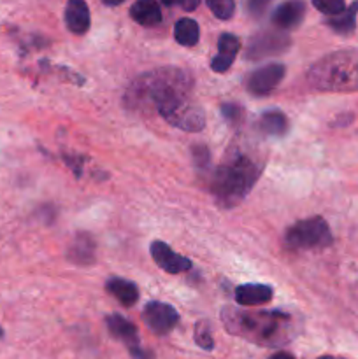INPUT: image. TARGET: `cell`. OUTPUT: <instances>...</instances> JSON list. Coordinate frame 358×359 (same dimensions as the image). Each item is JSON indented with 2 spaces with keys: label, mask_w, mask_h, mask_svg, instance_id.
I'll return each instance as SVG.
<instances>
[{
  "label": "cell",
  "mask_w": 358,
  "mask_h": 359,
  "mask_svg": "<svg viewBox=\"0 0 358 359\" xmlns=\"http://www.w3.org/2000/svg\"><path fill=\"white\" fill-rule=\"evenodd\" d=\"M223 325L232 335L263 347H277L290 342L293 321L290 314L279 311L249 312L235 307L221 311Z\"/></svg>",
  "instance_id": "cell-1"
},
{
  "label": "cell",
  "mask_w": 358,
  "mask_h": 359,
  "mask_svg": "<svg viewBox=\"0 0 358 359\" xmlns=\"http://www.w3.org/2000/svg\"><path fill=\"white\" fill-rule=\"evenodd\" d=\"M193 79L186 70L175 67L150 70L133 79L125 91V105L137 112L153 107L158 111L160 105L181 95H190Z\"/></svg>",
  "instance_id": "cell-2"
},
{
  "label": "cell",
  "mask_w": 358,
  "mask_h": 359,
  "mask_svg": "<svg viewBox=\"0 0 358 359\" xmlns=\"http://www.w3.org/2000/svg\"><path fill=\"white\" fill-rule=\"evenodd\" d=\"M263 170V163L253 154L237 151L230 154L211 177V193L223 207H235L246 198Z\"/></svg>",
  "instance_id": "cell-3"
},
{
  "label": "cell",
  "mask_w": 358,
  "mask_h": 359,
  "mask_svg": "<svg viewBox=\"0 0 358 359\" xmlns=\"http://www.w3.org/2000/svg\"><path fill=\"white\" fill-rule=\"evenodd\" d=\"M307 81L321 91H358V56L353 51L323 56L309 69Z\"/></svg>",
  "instance_id": "cell-4"
},
{
  "label": "cell",
  "mask_w": 358,
  "mask_h": 359,
  "mask_svg": "<svg viewBox=\"0 0 358 359\" xmlns=\"http://www.w3.org/2000/svg\"><path fill=\"white\" fill-rule=\"evenodd\" d=\"M332 242L333 237L329 223L319 216L297 221L286 231V244L291 249H325L332 245Z\"/></svg>",
  "instance_id": "cell-5"
},
{
  "label": "cell",
  "mask_w": 358,
  "mask_h": 359,
  "mask_svg": "<svg viewBox=\"0 0 358 359\" xmlns=\"http://www.w3.org/2000/svg\"><path fill=\"white\" fill-rule=\"evenodd\" d=\"M158 114L171 126L183 130V132H200L206 126V116L199 104L190 100V95H181L172 100L165 102L158 107Z\"/></svg>",
  "instance_id": "cell-6"
},
{
  "label": "cell",
  "mask_w": 358,
  "mask_h": 359,
  "mask_svg": "<svg viewBox=\"0 0 358 359\" xmlns=\"http://www.w3.org/2000/svg\"><path fill=\"white\" fill-rule=\"evenodd\" d=\"M291 46L290 37L284 32L263 30L253 35L246 49V58L248 60H262L267 56L283 55Z\"/></svg>",
  "instance_id": "cell-7"
},
{
  "label": "cell",
  "mask_w": 358,
  "mask_h": 359,
  "mask_svg": "<svg viewBox=\"0 0 358 359\" xmlns=\"http://www.w3.org/2000/svg\"><path fill=\"white\" fill-rule=\"evenodd\" d=\"M144 325L154 333V335H167L178 326L179 314L172 305L161 304V302H150L142 311Z\"/></svg>",
  "instance_id": "cell-8"
},
{
  "label": "cell",
  "mask_w": 358,
  "mask_h": 359,
  "mask_svg": "<svg viewBox=\"0 0 358 359\" xmlns=\"http://www.w3.org/2000/svg\"><path fill=\"white\" fill-rule=\"evenodd\" d=\"M284 74H286V69L283 63H269V65L260 67L249 74L246 79V88L249 93L256 95V97H265L279 86Z\"/></svg>",
  "instance_id": "cell-9"
},
{
  "label": "cell",
  "mask_w": 358,
  "mask_h": 359,
  "mask_svg": "<svg viewBox=\"0 0 358 359\" xmlns=\"http://www.w3.org/2000/svg\"><path fill=\"white\" fill-rule=\"evenodd\" d=\"M151 256H153L154 263L160 266L164 272L172 273V276H178V273H185L188 270H192V262L185 256L178 255L171 249V245H167L161 241H154L150 248Z\"/></svg>",
  "instance_id": "cell-10"
},
{
  "label": "cell",
  "mask_w": 358,
  "mask_h": 359,
  "mask_svg": "<svg viewBox=\"0 0 358 359\" xmlns=\"http://www.w3.org/2000/svg\"><path fill=\"white\" fill-rule=\"evenodd\" d=\"M304 0H286L281 6H277L272 13V25L277 30H293L304 21Z\"/></svg>",
  "instance_id": "cell-11"
},
{
  "label": "cell",
  "mask_w": 358,
  "mask_h": 359,
  "mask_svg": "<svg viewBox=\"0 0 358 359\" xmlns=\"http://www.w3.org/2000/svg\"><path fill=\"white\" fill-rule=\"evenodd\" d=\"M97 258V244L90 233H77L67 249V259L77 266H90Z\"/></svg>",
  "instance_id": "cell-12"
},
{
  "label": "cell",
  "mask_w": 358,
  "mask_h": 359,
  "mask_svg": "<svg viewBox=\"0 0 358 359\" xmlns=\"http://www.w3.org/2000/svg\"><path fill=\"white\" fill-rule=\"evenodd\" d=\"M241 49V41L234 34H221L218 39V55L211 62V69L218 74L227 72Z\"/></svg>",
  "instance_id": "cell-13"
},
{
  "label": "cell",
  "mask_w": 358,
  "mask_h": 359,
  "mask_svg": "<svg viewBox=\"0 0 358 359\" xmlns=\"http://www.w3.org/2000/svg\"><path fill=\"white\" fill-rule=\"evenodd\" d=\"M65 25L74 35H83L90 30L91 16L86 0H69L65 6Z\"/></svg>",
  "instance_id": "cell-14"
},
{
  "label": "cell",
  "mask_w": 358,
  "mask_h": 359,
  "mask_svg": "<svg viewBox=\"0 0 358 359\" xmlns=\"http://www.w3.org/2000/svg\"><path fill=\"white\" fill-rule=\"evenodd\" d=\"M274 291L265 284H242L235 290V302L242 307H258L272 300Z\"/></svg>",
  "instance_id": "cell-15"
},
{
  "label": "cell",
  "mask_w": 358,
  "mask_h": 359,
  "mask_svg": "<svg viewBox=\"0 0 358 359\" xmlns=\"http://www.w3.org/2000/svg\"><path fill=\"white\" fill-rule=\"evenodd\" d=\"M105 325H107L109 333L119 342L126 344L128 347L139 346V333H137L135 325L132 321L119 314H112L105 318Z\"/></svg>",
  "instance_id": "cell-16"
},
{
  "label": "cell",
  "mask_w": 358,
  "mask_h": 359,
  "mask_svg": "<svg viewBox=\"0 0 358 359\" xmlns=\"http://www.w3.org/2000/svg\"><path fill=\"white\" fill-rule=\"evenodd\" d=\"M130 16L142 27H157L161 23V9L157 0H135L130 7Z\"/></svg>",
  "instance_id": "cell-17"
},
{
  "label": "cell",
  "mask_w": 358,
  "mask_h": 359,
  "mask_svg": "<svg viewBox=\"0 0 358 359\" xmlns=\"http://www.w3.org/2000/svg\"><path fill=\"white\" fill-rule=\"evenodd\" d=\"M105 290L109 294L116 298L123 307H132L139 300V290L132 280H126L123 277H111L105 283Z\"/></svg>",
  "instance_id": "cell-18"
},
{
  "label": "cell",
  "mask_w": 358,
  "mask_h": 359,
  "mask_svg": "<svg viewBox=\"0 0 358 359\" xmlns=\"http://www.w3.org/2000/svg\"><path fill=\"white\" fill-rule=\"evenodd\" d=\"M258 130L265 135L283 137L290 130V121H288L286 114L281 112L279 109H270V111H265L260 116Z\"/></svg>",
  "instance_id": "cell-19"
},
{
  "label": "cell",
  "mask_w": 358,
  "mask_h": 359,
  "mask_svg": "<svg viewBox=\"0 0 358 359\" xmlns=\"http://www.w3.org/2000/svg\"><path fill=\"white\" fill-rule=\"evenodd\" d=\"M357 14H358V0H354L347 9H344L340 14L336 16H330L326 20V25L332 28L333 32L340 35H350L353 34L354 28H357Z\"/></svg>",
  "instance_id": "cell-20"
},
{
  "label": "cell",
  "mask_w": 358,
  "mask_h": 359,
  "mask_svg": "<svg viewBox=\"0 0 358 359\" xmlns=\"http://www.w3.org/2000/svg\"><path fill=\"white\" fill-rule=\"evenodd\" d=\"M200 37V28L199 23L192 18H181L179 21H175L174 25V39L179 46H185V48H192L199 42Z\"/></svg>",
  "instance_id": "cell-21"
},
{
  "label": "cell",
  "mask_w": 358,
  "mask_h": 359,
  "mask_svg": "<svg viewBox=\"0 0 358 359\" xmlns=\"http://www.w3.org/2000/svg\"><path fill=\"white\" fill-rule=\"evenodd\" d=\"M207 7L218 20H230L235 13V0H206Z\"/></svg>",
  "instance_id": "cell-22"
},
{
  "label": "cell",
  "mask_w": 358,
  "mask_h": 359,
  "mask_svg": "<svg viewBox=\"0 0 358 359\" xmlns=\"http://www.w3.org/2000/svg\"><path fill=\"white\" fill-rule=\"evenodd\" d=\"M193 337H195V342L200 349H204V351L214 349V340H213V335H211V328L207 323H204V321L197 323Z\"/></svg>",
  "instance_id": "cell-23"
},
{
  "label": "cell",
  "mask_w": 358,
  "mask_h": 359,
  "mask_svg": "<svg viewBox=\"0 0 358 359\" xmlns=\"http://www.w3.org/2000/svg\"><path fill=\"white\" fill-rule=\"evenodd\" d=\"M312 6L319 11V13L326 14V16H336L346 9L344 0H312Z\"/></svg>",
  "instance_id": "cell-24"
},
{
  "label": "cell",
  "mask_w": 358,
  "mask_h": 359,
  "mask_svg": "<svg viewBox=\"0 0 358 359\" xmlns=\"http://www.w3.org/2000/svg\"><path fill=\"white\" fill-rule=\"evenodd\" d=\"M272 4V0H244L246 13L251 18H262L265 14V11L269 9V6Z\"/></svg>",
  "instance_id": "cell-25"
},
{
  "label": "cell",
  "mask_w": 358,
  "mask_h": 359,
  "mask_svg": "<svg viewBox=\"0 0 358 359\" xmlns=\"http://www.w3.org/2000/svg\"><path fill=\"white\" fill-rule=\"evenodd\" d=\"M221 116L227 119L232 125H239L242 121V116H244V111H242L241 105L237 104H223L221 105Z\"/></svg>",
  "instance_id": "cell-26"
},
{
  "label": "cell",
  "mask_w": 358,
  "mask_h": 359,
  "mask_svg": "<svg viewBox=\"0 0 358 359\" xmlns=\"http://www.w3.org/2000/svg\"><path fill=\"white\" fill-rule=\"evenodd\" d=\"M193 161L199 168H204L209 165V149L206 146H193L192 147Z\"/></svg>",
  "instance_id": "cell-27"
},
{
  "label": "cell",
  "mask_w": 358,
  "mask_h": 359,
  "mask_svg": "<svg viewBox=\"0 0 358 359\" xmlns=\"http://www.w3.org/2000/svg\"><path fill=\"white\" fill-rule=\"evenodd\" d=\"M128 351H130V356H132L133 359H154V354L151 353V351L142 349L140 346L128 347Z\"/></svg>",
  "instance_id": "cell-28"
},
{
  "label": "cell",
  "mask_w": 358,
  "mask_h": 359,
  "mask_svg": "<svg viewBox=\"0 0 358 359\" xmlns=\"http://www.w3.org/2000/svg\"><path fill=\"white\" fill-rule=\"evenodd\" d=\"M197 6H199V0H185V2H183V7H185L186 11L197 9Z\"/></svg>",
  "instance_id": "cell-29"
},
{
  "label": "cell",
  "mask_w": 358,
  "mask_h": 359,
  "mask_svg": "<svg viewBox=\"0 0 358 359\" xmlns=\"http://www.w3.org/2000/svg\"><path fill=\"white\" fill-rule=\"evenodd\" d=\"M270 359H295V356H293V354H290V353H284V351H281V353L274 354V356L270 358Z\"/></svg>",
  "instance_id": "cell-30"
},
{
  "label": "cell",
  "mask_w": 358,
  "mask_h": 359,
  "mask_svg": "<svg viewBox=\"0 0 358 359\" xmlns=\"http://www.w3.org/2000/svg\"><path fill=\"white\" fill-rule=\"evenodd\" d=\"M160 2L164 4V6L172 7V6H179V4H183V2H185V0H160Z\"/></svg>",
  "instance_id": "cell-31"
},
{
  "label": "cell",
  "mask_w": 358,
  "mask_h": 359,
  "mask_svg": "<svg viewBox=\"0 0 358 359\" xmlns=\"http://www.w3.org/2000/svg\"><path fill=\"white\" fill-rule=\"evenodd\" d=\"M102 2L109 7H116V6H119V4L125 2V0H102Z\"/></svg>",
  "instance_id": "cell-32"
},
{
  "label": "cell",
  "mask_w": 358,
  "mask_h": 359,
  "mask_svg": "<svg viewBox=\"0 0 358 359\" xmlns=\"http://www.w3.org/2000/svg\"><path fill=\"white\" fill-rule=\"evenodd\" d=\"M319 359H343V358H336V356H321Z\"/></svg>",
  "instance_id": "cell-33"
},
{
  "label": "cell",
  "mask_w": 358,
  "mask_h": 359,
  "mask_svg": "<svg viewBox=\"0 0 358 359\" xmlns=\"http://www.w3.org/2000/svg\"><path fill=\"white\" fill-rule=\"evenodd\" d=\"M2 337H4V332H2V330H0V339H2Z\"/></svg>",
  "instance_id": "cell-34"
}]
</instances>
